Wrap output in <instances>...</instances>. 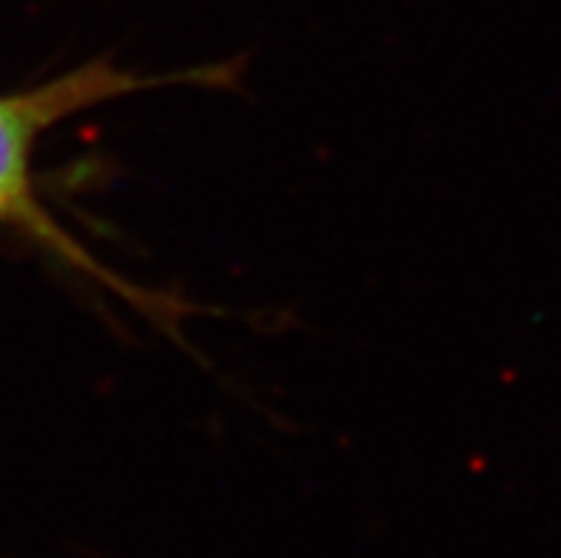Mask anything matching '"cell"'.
<instances>
[{
  "mask_svg": "<svg viewBox=\"0 0 561 558\" xmlns=\"http://www.w3.org/2000/svg\"><path fill=\"white\" fill-rule=\"evenodd\" d=\"M242 80L240 60L222 64L188 66V69L165 71V75H142L126 69L117 60L94 57L85 64L71 66L55 78L28 86L21 92L0 94V226L12 228L37 246L43 254L57 260L69 274L94 283L121 303L131 305V311L149 319L151 326L183 342L180 328L188 317L197 314V305L180 294L160 288H146L94 254L80 237L57 219L41 189L35 174L37 143L60 123L85 112L117 103L123 98H135L142 92L171 89V86H194V89H234Z\"/></svg>",
  "mask_w": 561,
  "mask_h": 558,
  "instance_id": "1",
  "label": "cell"
}]
</instances>
